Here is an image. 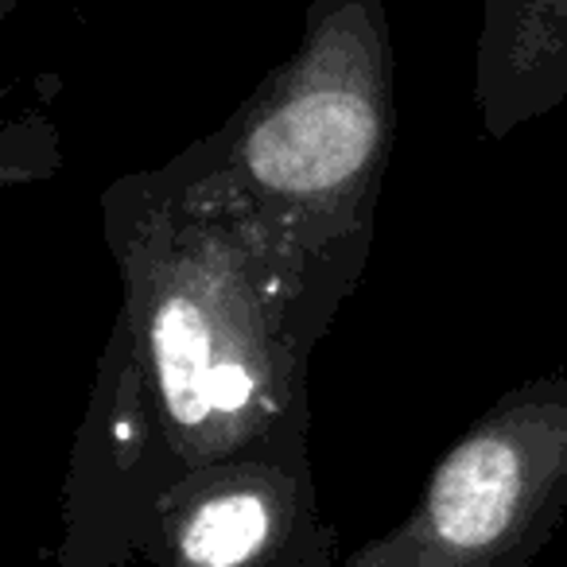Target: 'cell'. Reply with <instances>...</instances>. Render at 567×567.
Masks as SVG:
<instances>
[{
    "label": "cell",
    "instance_id": "1",
    "mask_svg": "<svg viewBox=\"0 0 567 567\" xmlns=\"http://www.w3.org/2000/svg\"><path fill=\"white\" fill-rule=\"evenodd\" d=\"M125 280V370L152 489L203 466L308 451V358L334 303L249 226L159 172L105 190Z\"/></svg>",
    "mask_w": 567,
    "mask_h": 567
},
{
    "label": "cell",
    "instance_id": "2",
    "mask_svg": "<svg viewBox=\"0 0 567 567\" xmlns=\"http://www.w3.org/2000/svg\"><path fill=\"white\" fill-rule=\"evenodd\" d=\"M393 141L381 0H316L303 43L210 141L164 167L339 308L362 276Z\"/></svg>",
    "mask_w": 567,
    "mask_h": 567
},
{
    "label": "cell",
    "instance_id": "3",
    "mask_svg": "<svg viewBox=\"0 0 567 567\" xmlns=\"http://www.w3.org/2000/svg\"><path fill=\"white\" fill-rule=\"evenodd\" d=\"M567 505V373L502 396L435 463L416 509L342 567H525Z\"/></svg>",
    "mask_w": 567,
    "mask_h": 567
},
{
    "label": "cell",
    "instance_id": "4",
    "mask_svg": "<svg viewBox=\"0 0 567 567\" xmlns=\"http://www.w3.org/2000/svg\"><path fill=\"white\" fill-rule=\"evenodd\" d=\"M148 502L159 567H316L334 548L308 451L203 466Z\"/></svg>",
    "mask_w": 567,
    "mask_h": 567
},
{
    "label": "cell",
    "instance_id": "5",
    "mask_svg": "<svg viewBox=\"0 0 567 567\" xmlns=\"http://www.w3.org/2000/svg\"><path fill=\"white\" fill-rule=\"evenodd\" d=\"M482 125L513 133L567 97V0H486L474 71Z\"/></svg>",
    "mask_w": 567,
    "mask_h": 567
}]
</instances>
